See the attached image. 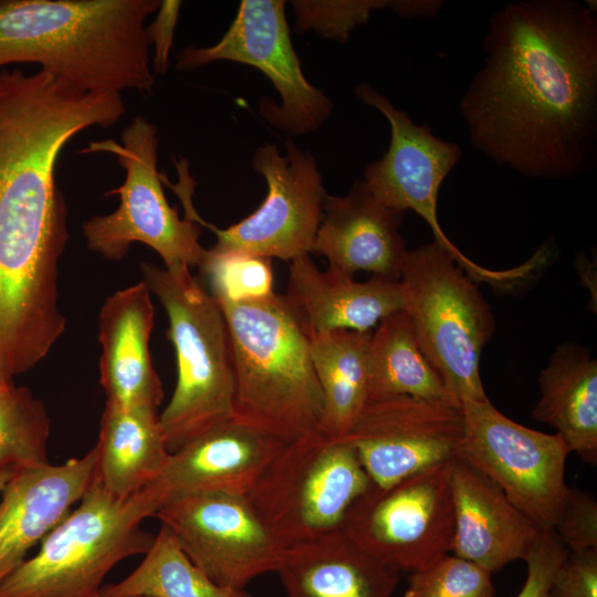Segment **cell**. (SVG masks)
Instances as JSON below:
<instances>
[{
    "instance_id": "obj_1",
    "label": "cell",
    "mask_w": 597,
    "mask_h": 597,
    "mask_svg": "<svg viewBox=\"0 0 597 597\" xmlns=\"http://www.w3.org/2000/svg\"><path fill=\"white\" fill-rule=\"evenodd\" d=\"M126 113L122 93L82 91L42 70H0V380L51 350L66 327L59 264L67 209L55 180L64 146Z\"/></svg>"
},
{
    "instance_id": "obj_2",
    "label": "cell",
    "mask_w": 597,
    "mask_h": 597,
    "mask_svg": "<svg viewBox=\"0 0 597 597\" xmlns=\"http://www.w3.org/2000/svg\"><path fill=\"white\" fill-rule=\"evenodd\" d=\"M483 65L459 102L470 144L495 165L545 180L597 158V15L587 1L523 0L495 12Z\"/></svg>"
},
{
    "instance_id": "obj_3",
    "label": "cell",
    "mask_w": 597,
    "mask_h": 597,
    "mask_svg": "<svg viewBox=\"0 0 597 597\" xmlns=\"http://www.w3.org/2000/svg\"><path fill=\"white\" fill-rule=\"evenodd\" d=\"M159 0H0V70L35 63L92 93L153 92L146 19Z\"/></svg>"
},
{
    "instance_id": "obj_4",
    "label": "cell",
    "mask_w": 597,
    "mask_h": 597,
    "mask_svg": "<svg viewBox=\"0 0 597 597\" xmlns=\"http://www.w3.org/2000/svg\"><path fill=\"white\" fill-rule=\"evenodd\" d=\"M218 304L233 356V420L285 442L317 430L323 396L310 336L284 296Z\"/></svg>"
},
{
    "instance_id": "obj_5",
    "label": "cell",
    "mask_w": 597,
    "mask_h": 597,
    "mask_svg": "<svg viewBox=\"0 0 597 597\" xmlns=\"http://www.w3.org/2000/svg\"><path fill=\"white\" fill-rule=\"evenodd\" d=\"M143 282L163 307L177 358V384L161 415L169 452L233 420L234 368L223 312L187 265L140 264Z\"/></svg>"
},
{
    "instance_id": "obj_6",
    "label": "cell",
    "mask_w": 597,
    "mask_h": 597,
    "mask_svg": "<svg viewBox=\"0 0 597 597\" xmlns=\"http://www.w3.org/2000/svg\"><path fill=\"white\" fill-rule=\"evenodd\" d=\"M158 507L146 488L121 498L96 478L38 553L0 584V597H100L103 579L117 563L151 546L155 535L142 522Z\"/></svg>"
},
{
    "instance_id": "obj_7",
    "label": "cell",
    "mask_w": 597,
    "mask_h": 597,
    "mask_svg": "<svg viewBox=\"0 0 597 597\" xmlns=\"http://www.w3.org/2000/svg\"><path fill=\"white\" fill-rule=\"evenodd\" d=\"M399 281L419 347L451 397L488 399L480 358L495 322L474 281L434 240L408 250Z\"/></svg>"
},
{
    "instance_id": "obj_8",
    "label": "cell",
    "mask_w": 597,
    "mask_h": 597,
    "mask_svg": "<svg viewBox=\"0 0 597 597\" xmlns=\"http://www.w3.org/2000/svg\"><path fill=\"white\" fill-rule=\"evenodd\" d=\"M371 484L354 448L317 429L284 442L248 498L286 547L341 528Z\"/></svg>"
},
{
    "instance_id": "obj_9",
    "label": "cell",
    "mask_w": 597,
    "mask_h": 597,
    "mask_svg": "<svg viewBox=\"0 0 597 597\" xmlns=\"http://www.w3.org/2000/svg\"><path fill=\"white\" fill-rule=\"evenodd\" d=\"M121 140L90 142L81 150L112 154L125 170L123 185L106 193L119 197L117 209L83 222L86 247L108 261H121L132 244L139 242L155 250L165 268L199 266L207 251L199 241L200 224L188 217L181 219L165 197L157 169L156 125L137 115L122 132Z\"/></svg>"
},
{
    "instance_id": "obj_10",
    "label": "cell",
    "mask_w": 597,
    "mask_h": 597,
    "mask_svg": "<svg viewBox=\"0 0 597 597\" xmlns=\"http://www.w3.org/2000/svg\"><path fill=\"white\" fill-rule=\"evenodd\" d=\"M451 459L385 486L371 484L350 505L341 528L400 573H412L451 553Z\"/></svg>"
},
{
    "instance_id": "obj_11",
    "label": "cell",
    "mask_w": 597,
    "mask_h": 597,
    "mask_svg": "<svg viewBox=\"0 0 597 597\" xmlns=\"http://www.w3.org/2000/svg\"><path fill=\"white\" fill-rule=\"evenodd\" d=\"M463 433L454 457L492 482L541 530L552 528L568 486L570 453L558 433L507 418L488 399L462 401Z\"/></svg>"
},
{
    "instance_id": "obj_12",
    "label": "cell",
    "mask_w": 597,
    "mask_h": 597,
    "mask_svg": "<svg viewBox=\"0 0 597 597\" xmlns=\"http://www.w3.org/2000/svg\"><path fill=\"white\" fill-rule=\"evenodd\" d=\"M233 61L259 69L281 96V105L260 103L261 116L291 135L321 127L333 103L305 78L293 48L282 0H243L230 28L214 45L186 46L176 69L193 70L214 61Z\"/></svg>"
},
{
    "instance_id": "obj_13",
    "label": "cell",
    "mask_w": 597,
    "mask_h": 597,
    "mask_svg": "<svg viewBox=\"0 0 597 597\" xmlns=\"http://www.w3.org/2000/svg\"><path fill=\"white\" fill-rule=\"evenodd\" d=\"M188 558L214 583L245 588L275 573L285 546L262 522L248 495L206 492L175 496L154 514Z\"/></svg>"
},
{
    "instance_id": "obj_14",
    "label": "cell",
    "mask_w": 597,
    "mask_h": 597,
    "mask_svg": "<svg viewBox=\"0 0 597 597\" xmlns=\"http://www.w3.org/2000/svg\"><path fill=\"white\" fill-rule=\"evenodd\" d=\"M285 148L283 156L276 145L265 144L252 157L253 169L268 184L266 198L253 213L227 229L198 220L214 232L213 249L290 262L312 253L327 193L312 154L291 138Z\"/></svg>"
},
{
    "instance_id": "obj_15",
    "label": "cell",
    "mask_w": 597,
    "mask_h": 597,
    "mask_svg": "<svg viewBox=\"0 0 597 597\" xmlns=\"http://www.w3.org/2000/svg\"><path fill=\"white\" fill-rule=\"evenodd\" d=\"M358 100L381 113L390 127V143L381 158L367 165L363 181L388 207L419 214L433 232L434 241L448 250L473 281H485L490 271L464 256L447 238L437 216L438 193L447 176L462 157L461 147L436 136L427 124H416L391 101L362 83Z\"/></svg>"
},
{
    "instance_id": "obj_16",
    "label": "cell",
    "mask_w": 597,
    "mask_h": 597,
    "mask_svg": "<svg viewBox=\"0 0 597 597\" xmlns=\"http://www.w3.org/2000/svg\"><path fill=\"white\" fill-rule=\"evenodd\" d=\"M462 433L459 405L394 396L367 401L343 439L373 484L385 486L453 458Z\"/></svg>"
},
{
    "instance_id": "obj_17",
    "label": "cell",
    "mask_w": 597,
    "mask_h": 597,
    "mask_svg": "<svg viewBox=\"0 0 597 597\" xmlns=\"http://www.w3.org/2000/svg\"><path fill=\"white\" fill-rule=\"evenodd\" d=\"M95 448L62 464L18 469L0 494V584L96 481Z\"/></svg>"
},
{
    "instance_id": "obj_18",
    "label": "cell",
    "mask_w": 597,
    "mask_h": 597,
    "mask_svg": "<svg viewBox=\"0 0 597 597\" xmlns=\"http://www.w3.org/2000/svg\"><path fill=\"white\" fill-rule=\"evenodd\" d=\"M284 442L231 420L171 452L146 488L159 506L192 493L248 495Z\"/></svg>"
},
{
    "instance_id": "obj_19",
    "label": "cell",
    "mask_w": 597,
    "mask_h": 597,
    "mask_svg": "<svg viewBox=\"0 0 597 597\" xmlns=\"http://www.w3.org/2000/svg\"><path fill=\"white\" fill-rule=\"evenodd\" d=\"M404 214L357 180L345 196L327 195L312 252L353 276L360 271L399 280L408 252L399 231Z\"/></svg>"
},
{
    "instance_id": "obj_20",
    "label": "cell",
    "mask_w": 597,
    "mask_h": 597,
    "mask_svg": "<svg viewBox=\"0 0 597 597\" xmlns=\"http://www.w3.org/2000/svg\"><path fill=\"white\" fill-rule=\"evenodd\" d=\"M450 486L454 531L451 553L492 574L525 561L541 528L483 473L453 457Z\"/></svg>"
},
{
    "instance_id": "obj_21",
    "label": "cell",
    "mask_w": 597,
    "mask_h": 597,
    "mask_svg": "<svg viewBox=\"0 0 597 597\" xmlns=\"http://www.w3.org/2000/svg\"><path fill=\"white\" fill-rule=\"evenodd\" d=\"M155 310L151 292L140 281L116 291L98 317L100 381L106 404L157 410L164 397L153 366L149 338Z\"/></svg>"
},
{
    "instance_id": "obj_22",
    "label": "cell",
    "mask_w": 597,
    "mask_h": 597,
    "mask_svg": "<svg viewBox=\"0 0 597 597\" xmlns=\"http://www.w3.org/2000/svg\"><path fill=\"white\" fill-rule=\"evenodd\" d=\"M283 296L308 336L338 329L370 332L384 317L405 308L399 280L356 281L334 266L320 270L310 254L290 262Z\"/></svg>"
},
{
    "instance_id": "obj_23",
    "label": "cell",
    "mask_w": 597,
    "mask_h": 597,
    "mask_svg": "<svg viewBox=\"0 0 597 597\" xmlns=\"http://www.w3.org/2000/svg\"><path fill=\"white\" fill-rule=\"evenodd\" d=\"M275 573L286 597H392L400 580L342 528L286 546Z\"/></svg>"
},
{
    "instance_id": "obj_24",
    "label": "cell",
    "mask_w": 597,
    "mask_h": 597,
    "mask_svg": "<svg viewBox=\"0 0 597 597\" xmlns=\"http://www.w3.org/2000/svg\"><path fill=\"white\" fill-rule=\"evenodd\" d=\"M541 397L532 417L556 430L569 452L597 462V360L589 350L563 342L538 375Z\"/></svg>"
},
{
    "instance_id": "obj_25",
    "label": "cell",
    "mask_w": 597,
    "mask_h": 597,
    "mask_svg": "<svg viewBox=\"0 0 597 597\" xmlns=\"http://www.w3.org/2000/svg\"><path fill=\"white\" fill-rule=\"evenodd\" d=\"M94 448L97 481L121 498L155 481L170 455L157 410L109 404L103 411Z\"/></svg>"
},
{
    "instance_id": "obj_26",
    "label": "cell",
    "mask_w": 597,
    "mask_h": 597,
    "mask_svg": "<svg viewBox=\"0 0 597 597\" xmlns=\"http://www.w3.org/2000/svg\"><path fill=\"white\" fill-rule=\"evenodd\" d=\"M370 332L338 329L310 335L312 364L323 396L318 427L343 439L368 401L367 355Z\"/></svg>"
},
{
    "instance_id": "obj_27",
    "label": "cell",
    "mask_w": 597,
    "mask_h": 597,
    "mask_svg": "<svg viewBox=\"0 0 597 597\" xmlns=\"http://www.w3.org/2000/svg\"><path fill=\"white\" fill-rule=\"evenodd\" d=\"M367 376L368 401L411 396L459 405L421 352L405 310L384 317L371 332Z\"/></svg>"
},
{
    "instance_id": "obj_28",
    "label": "cell",
    "mask_w": 597,
    "mask_h": 597,
    "mask_svg": "<svg viewBox=\"0 0 597 597\" xmlns=\"http://www.w3.org/2000/svg\"><path fill=\"white\" fill-rule=\"evenodd\" d=\"M100 597H252L245 588L211 580L160 524L139 565L122 580L102 586Z\"/></svg>"
},
{
    "instance_id": "obj_29",
    "label": "cell",
    "mask_w": 597,
    "mask_h": 597,
    "mask_svg": "<svg viewBox=\"0 0 597 597\" xmlns=\"http://www.w3.org/2000/svg\"><path fill=\"white\" fill-rule=\"evenodd\" d=\"M50 418L42 401L13 380L0 383V469L49 463Z\"/></svg>"
},
{
    "instance_id": "obj_30",
    "label": "cell",
    "mask_w": 597,
    "mask_h": 597,
    "mask_svg": "<svg viewBox=\"0 0 597 597\" xmlns=\"http://www.w3.org/2000/svg\"><path fill=\"white\" fill-rule=\"evenodd\" d=\"M199 269V279L217 303L258 301L275 293L272 262L265 256L211 248Z\"/></svg>"
},
{
    "instance_id": "obj_31",
    "label": "cell",
    "mask_w": 597,
    "mask_h": 597,
    "mask_svg": "<svg viewBox=\"0 0 597 597\" xmlns=\"http://www.w3.org/2000/svg\"><path fill=\"white\" fill-rule=\"evenodd\" d=\"M492 573L448 553L411 573L405 597H493Z\"/></svg>"
},
{
    "instance_id": "obj_32",
    "label": "cell",
    "mask_w": 597,
    "mask_h": 597,
    "mask_svg": "<svg viewBox=\"0 0 597 597\" xmlns=\"http://www.w3.org/2000/svg\"><path fill=\"white\" fill-rule=\"evenodd\" d=\"M396 0H295V31H315L323 38L346 42L350 33L365 24L373 11L394 9Z\"/></svg>"
},
{
    "instance_id": "obj_33",
    "label": "cell",
    "mask_w": 597,
    "mask_h": 597,
    "mask_svg": "<svg viewBox=\"0 0 597 597\" xmlns=\"http://www.w3.org/2000/svg\"><path fill=\"white\" fill-rule=\"evenodd\" d=\"M552 530L568 552L597 548L596 495L568 488Z\"/></svg>"
},
{
    "instance_id": "obj_34",
    "label": "cell",
    "mask_w": 597,
    "mask_h": 597,
    "mask_svg": "<svg viewBox=\"0 0 597 597\" xmlns=\"http://www.w3.org/2000/svg\"><path fill=\"white\" fill-rule=\"evenodd\" d=\"M546 597H597V548L568 552L552 578Z\"/></svg>"
},
{
    "instance_id": "obj_35",
    "label": "cell",
    "mask_w": 597,
    "mask_h": 597,
    "mask_svg": "<svg viewBox=\"0 0 597 597\" xmlns=\"http://www.w3.org/2000/svg\"><path fill=\"white\" fill-rule=\"evenodd\" d=\"M568 549L552 528L541 530L526 557V579L516 597H546L552 578Z\"/></svg>"
},
{
    "instance_id": "obj_36",
    "label": "cell",
    "mask_w": 597,
    "mask_h": 597,
    "mask_svg": "<svg viewBox=\"0 0 597 597\" xmlns=\"http://www.w3.org/2000/svg\"><path fill=\"white\" fill-rule=\"evenodd\" d=\"M181 8L180 1H160L155 20L146 25L150 45H154L153 71L156 74H165L169 65V53L174 42L176 24Z\"/></svg>"
},
{
    "instance_id": "obj_37",
    "label": "cell",
    "mask_w": 597,
    "mask_h": 597,
    "mask_svg": "<svg viewBox=\"0 0 597 597\" xmlns=\"http://www.w3.org/2000/svg\"><path fill=\"white\" fill-rule=\"evenodd\" d=\"M14 471L12 468L0 469V494Z\"/></svg>"
}]
</instances>
